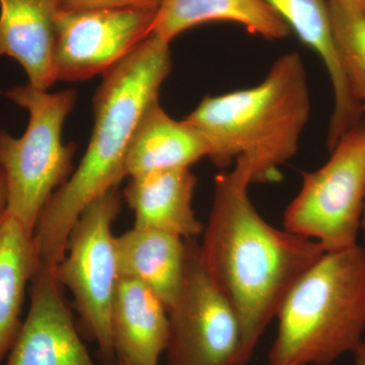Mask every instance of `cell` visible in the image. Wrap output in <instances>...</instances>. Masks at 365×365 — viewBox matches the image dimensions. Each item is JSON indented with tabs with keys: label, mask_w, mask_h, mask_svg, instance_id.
<instances>
[{
	"label": "cell",
	"mask_w": 365,
	"mask_h": 365,
	"mask_svg": "<svg viewBox=\"0 0 365 365\" xmlns=\"http://www.w3.org/2000/svg\"><path fill=\"white\" fill-rule=\"evenodd\" d=\"M121 207L118 188L91 203L72 227L66 253L53 271L60 287L71 290L81 323L107 361L116 359L111 307L119 272L112 225Z\"/></svg>",
	"instance_id": "obj_7"
},
{
	"label": "cell",
	"mask_w": 365,
	"mask_h": 365,
	"mask_svg": "<svg viewBox=\"0 0 365 365\" xmlns=\"http://www.w3.org/2000/svg\"><path fill=\"white\" fill-rule=\"evenodd\" d=\"M361 228L362 232L365 235V198H364V210H362V216H361Z\"/></svg>",
	"instance_id": "obj_24"
},
{
	"label": "cell",
	"mask_w": 365,
	"mask_h": 365,
	"mask_svg": "<svg viewBox=\"0 0 365 365\" xmlns=\"http://www.w3.org/2000/svg\"><path fill=\"white\" fill-rule=\"evenodd\" d=\"M251 170L244 158L215 178L200 246L206 270L241 326L239 364L246 365L290 288L325 253L314 240L269 225L250 200Z\"/></svg>",
	"instance_id": "obj_1"
},
{
	"label": "cell",
	"mask_w": 365,
	"mask_h": 365,
	"mask_svg": "<svg viewBox=\"0 0 365 365\" xmlns=\"http://www.w3.org/2000/svg\"><path fill=\"white\" fill-rule=\"evenodd\" d=\"M276 317L268 365H330L354 353L365 330V249L325 252L290 288Z\"/></svg>",
	"instance_id": "obj_4"
},
{
	"label": "cell",
	"mask_w": 365,
	"mask_h": 365,
	"mask_svg": "<svg viewBox=\"0 0 365 365\" xmlns=\"http://www.w3.org/2000/svg\"><path fill=\"white\" fill-rule=\"evenodd\" d=\"M304 44L319 55L332 83L334 108L329 125L328 144L361 121V106L348 85L341 66L331 25L329 0H265Z\"/></svg>",
	"instance_id": "obj_12"
},
{
	"label": "cell",
	"mask_w": 365,
	"mask_h": 365,
	"mask_svg": "<svg viewBox=\"0 0 365 365\" xmlns=\"http://www.w3.org/2000/svg\"><path fill=\"white\" fill-rule=\"evenodd\" d=\"M329 9L341 66L365 113V14L347 11L331 0Z\"/></svg>",
	"instance_id": "obj_19"
},
{
	"label": "cell",
	"mask_w": 365,
	"mask_h": 365,
	"mask_svg": "<svg viewBox=\"0 0 365 365\" xmlns=\"http://www.w3.org/2000/svg\"><path fill=\"white\" fill-rule=\"evenodd\" d=\"M66 0H0V58L16 60L29 85L48 91L55 83L57 21Z\"/></svg>",
	"instance_id": "obj_11"
},
{
	"label": "cell",
	"mask_w": 365,
	"mask_h": 365,
	"mask_svg": "<svg viewBox=\"0 0 365 365\" xmlns=\"http://www.w3.org/2000/svg\"><path fill=\"white\" fill-rule=\"evenodd\" d=\"M168 314V365L239 364V319L206 270L194 239H186L181 292Z\"/></svg>",
	"instance_id": "obj_8"
},
{
	"label": "cell",
	"mask_w": 365,
	"mask_h": 365,
	"mask_svg": "<svg viewBox=\"0 0 365 365\" xmlns=\"http://www.w3.org/2000/svg\"><path fill=\"white\" fill-rule=\"evenodd\" d=\"M157 9H66L57 21V81L104 76L153 34Z\"/></svg>",
	"instance_id": "obj_9"
},
{
	"label": "cell",
	"mask_w": 365,
	"mask_h": 365,
	"mask_svg": "<svg viewBox=\"0 0 365 365\" xmlns=\"http://www.w3.org/2000/svg\"><path fill=\"white\" fill-rule=\"evenodd\" d=\"M117 365H131L127 364V362L122 361V360H117Z\"/></svg>",
	"instance_id": "obj_25"
},
{
	"label": "cell",
	"mask_w": 365,
	"mask_h": 365,
	"mask_svg": "<svg viewBox=\"0 0 365 365\" xmlns=\"http://www.w3.org/2000/svg\"><path fill=\"white\" fill-rule=\"evenodd\" d=\"M197 179L190 169L157 170L130 178L124 197L135 216L134 227L194 239L204 232L192 199Z\"/></svg>",
	"instance_id": "obj_14"
},
{
	"label": "cell",
	"mask_w": 365,
	"mask_h": 365,
	"mask_svg": "<svg viewBox=\"0 0 365 365\" xmlns=\"http://www.w3.org/2000/svg\"><path fill=\"white\" fill-rule=\"evenodd\" d=\"M328 162L304 173L302 189L285 210L288 232L318 242L325 252L357 245L365 198V123L346 132Z\"/></svg>",
	"instance_id": "obj_6"
},
{
	"label": "cell",
	"mask_w": 365,
	"mask_h": 365,
	"mask_svg": "<svg viewBox=\"0 0 365 365\" xmlns=\"http://www.w3.org/2000/svg\"><path fill=\"white\" fill-rule=\"evenodd\" d=\"M212 21L239 24L266 40L284 39L292 31L265 0H162L153 34L170 43L185 31Z\"/></svg>",
	"instance_id": "obj_17"
},
{
	"label": "cell",
	"mask_w": 365,
	"mask_h": 365,
	"mask_svg": "<svg viewBox=\"0 0 365 365\" xmlns=\"http://www.w3.org/2000/svg\"><path fill=\"white\" fill-rule=\"evenodd\" d=\"M169 314L140 281L119 277L111 307L113 344L117 360L158 365L169 339Z\"/></svg>",
	"instance_id": "obj_13"
},
{
	"label": "cell",
	"mask_w": 365,
	"mask_h": 365,
	"mask_svg": "<svg viewBox=\"0 0 365 365\" xmlns=\"http://www.w3.org/2000/svg\"><path fill=\"white\" fill-rule=\"evenodd\" d=\"M311 110L304 61L292 52L276 60L259 85L206 96L185 120L205 137L216 167L244 158L253 184L281 180L280 167L297 153Z\"/></svg>",
	"instance_id": "obj_3"
},
{
	"label": "cell",
	"mask_w": 365,
	"mask_h": 365,
	"mask_svg": "<svg viewBox=\"0 0 365 365\" xmlns=\"http://www.w3.org/2000/svg\"><path fill=\"white\" fill-rule=\"evenodd\" d=\"M7 211V189L6 180L0 174V225L6 218Z\"/></svg>",
	"instance_id": "obj_22"
},
{
	"label": "cell",
	"mask_w": 365,
	"mask_h": 365,
	"mask_svg": "<svg viewBox=\"0 0 365 365\" xmlns=\"http://www.w3.org/2000/svg\"><path fill=\"white\" fill-rule=\"evenodd\" d=\"M162 0H66L63 9H157Z\"/></svg>",
	"instance_id": "obj_20"
},
{
	"label": "cell",
	"mask_w": 365,
	"mask_h": 365,
	"mask_svg": "<svg viewBox=\"0 0 365 365\" xmlns=\"http://www.w3.org/2000/svg\"><path fill=\"white\" fill-rule=\"evenodd\" d=\"M170 43L151 34L103 76L93 97L95 125L88 150L66 184L49 199L33 237L41 268L54 270L66 253L72 227L85 209L127 177V151L148 106L172 71Z\"/></svg>",
	"instance_id": "obj_2"
},
{
	"label": "cell",
	"mask_w": 365,
	"mask_h": 365,
	"mask_svg": "<svg viewBox=\"0 0 365 365\" xmlns=\"http://www.w3.org/2000/svg\"><path fill=\"white\" fill-rule=\"evenodd\" d=\"M208 155L202 133L186 120L170 117L158 100L148 106L137 124L125 169L129 178L157 170L190 169Z\"/></svg>",
	"instance_id": "obj_15"
},
{
	"label": "cell",
	"mask_w": 365,
	"mask_h": 365,
	"mask_svg": "<svg viewBox=\"0 0 365 365\" xmlns=\"http://www.w3.org/2000/svg\"><path fill=\"white\" fill-rule=\"evenodd\" d=\"M115 246L119 277L140 281L169 312L181 292L186 240L160 230L133 227L115 237Z\"/></svg>",
	"instance_id": "obj_16"
},
{
	"label": "cell",
	"mask_w": 365,
	"mask_h": 365,
	"mask_svg": "<svg viewBox=\"0 0 365 365\" xmlns=\"http://www.w3.org/2000/svg\"><path fill=\"white\" fill-rule=\"evenodd\" d=\"M38 268L33 234L6 215L0 225V362L20 332L26 285Z\"/></svg>",
	"instance_id": "obj_18"
},
{
	"label": "cell",
	"mask_w": 365,
	"mask_h": 365,
	"mask_svg": "<svg viewBox=\"0 0 365 365\" xmlns=\"http://www.w3.org/2000/svg\"><path fill=\"white\" fill-rule=\"evenodd\" d=\"M347 11L365 14V0H331Z\"/></svg>",
	"instance_id": "obj_21"
},
{
	"label": "cell",
	"mask_w": 365,
	"mask_h": 365,
	"mask_svg": "<svg viewBox=\"0 0 365 365\" xmlns=\"http://www.w3.org/2000/svg\"><path fill=\"white\" fill-rule=\"evenodd\" d=\"M25 109V133L14 138L0 129V174L6 180V215L33 234L46 204L73 173L74 143H63L62 128L76 106L78 93H48L26 83L4 91Z\"/></svg>",
	"instance_id": "obj_5"
},
{
	"label": "cell",
	"mask_w": 365,
	"mask_h": 365,
	"mask_svg": "<svg viewBox=\"0 0 365 365\" xmlns=\"http://www.w3.org/2000/svg\"><path fill=\"white\" fill-rule=\"evenodd\" d=\"M353 354H354V365H365V339Z\"/></svg>",
	"instance_id": "obj_23"
},
{
	"label": "cell",
	"mask_w": 365,
	"mask_h": 365,
	"mask_svg": "<svg viewBox=\"0 0 365 365\" xmlns=\"http://www.w3.org/2000/svg\"><path fill=\"white\" fill-rule=\"evenodd\" d=\"M31 306L6 365H97L74 325L51 271L34 275Z\"/></svg>",
	"instance_id": "obj_10"
}]
</instances>
